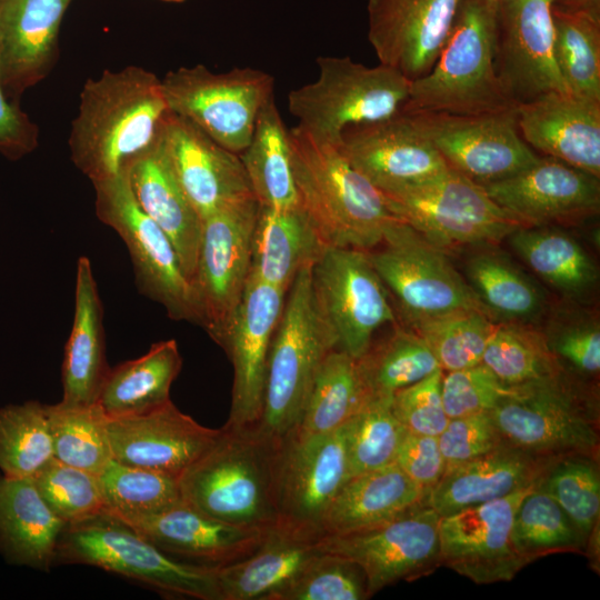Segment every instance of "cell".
Listing matches in <instances>:
<instances>
[{
  "mask_svg": "<svg viewBox=\"0 0 600 600\" xmlns=\"http://www.w3.org/2000/svg\"><path fill=\"white\" fill-rule=\"evenodd\" d=\"M357 364L370 398H392L397 391L441 369L423 338L401 323L373 340Z\"/></svg>",
  "mask_w": 600,
  "mask_h": 600,
  "instance_id": "60d3db41",
  "label": "cell"
},
{
  "mask_svg": "<svg viewBox=\"0 0 600 600\" xmlns=\"http://www.w3.org/2000/svg\"><path fill=\"white\" fill-rule=\"evenodd\" d=\"M107 429L114 460L178 478L220 434L171 400L140 414L108 418Z\"/></svg>",
  "mask_w": 600,
  "mask_h": 600,
  "instance_id": "cb8c5ba5",
  "label": "cell"
},
{
  "mask_svg": "<svg viewBox=\"0 0 600 600\" xmlns=\"http://www.w3.org/2000/svg\"><path fill=\"white\" fill-rule=\"evenodd\" d=\"M98 478L106 511L124 521L160 513L182 501L178 477L113 458Z\"/></svg>",
  "mask_w": 600,
  "mask_h": 600,
  "instance_id": "f6af8a7d",
  "label": "cell"
},
{
  "mask_svg": "<svg viewBox=\"0 0 600 600\" xmlns=\"http://www.w3.org/2000/svg\"><path fill=\"white\" fill-rule=\"evenodd\" d=\"M170 114L154 73L137 66L106 70L83 84L69 138L71 159L92 183L124 174L159 140Z\"/></svg>",
  "mask_w": 600,
  "mask_h": 600,
  "instance_id": "6da1fadb",
  "label": "cell"
},
{
  "mask_svg": "<svg viewBox=\"0 0 600 600\" xmlns=\"http://www.w3.org/2000/svg\"><path fill=\"white\" fill-rule=\"evenodd\" d=\"M311 287L337 348L354 359L382 327L399 323L390 294L363 250L324 247L311 266Z\"/></svg>",
  "mask_w": 600,
  "mask_h": 600,
  "instance_id": "7c38bea8",
  "label": "cell"
},
{
  "mask_svg": "<svg viewBox=\"0 0 600 600\" xmlns=\"http://www.w3.org/2000/svg\"><path fill=\"white\" fill-rule=\"evenodd\" d=\"M553 0H501L496 34L500 83L516 104L569 92L554 56Z\"/></svg>",
  "mask_w": 600,
  "mask_h": 600,
  "instance_id": "ac0fdd59",
  "label": "cell"
},
{
  "mask_svg": "<svg viewBox=\"0 0 600 600\" xmlns=\"http://www.w3.org/2000/svg\"><path fill=\"white\" fill-rule=\"evenodd\" d=\"M317 66L318 78L288 94L297 126L316 140L338 147L346 130L389 119L408 99L411 81L384 64L323 56Z\"/></svg>",
  "mask_w": 600,
  "mask_h": 600,
  "instance_id": "ba28073f",
  "label": "cell"
},
{
  "mask_svg": "<svg viewBox=\"0 0 600 600\" xmlns=\"http://www.w3.org/2000/svg\"><path fill=\"white\" fill-rule=\"evenodd\" d=\"M516 117L531 149L600 178V101L553 91L517 106Z\"/></svg>",
  "mask_w": 600,
  "mask_h": 600,
  "instance_id": "4316f807",
  "label": "cell"
},
{
  "mask_svg": "<svg viewBox=\"0 0 600 600\" xmlns=\"http://www.w3.org/2000/svg\"><path fill=\"white\" fill-rule=\"evenodd\" d=\"M506 387H516L564 371L537 326L496 323L482 361Z\"/></svg>",
  "mask_w": 600,
  "mask_h": 600,
  "instance_id": "7dc6e473",
  "label": "cell"
},
{
  "mask_svg": "<svg viewBox=\"0 0 600 600\" xmlns=\"http://www.w3.org/2000/svg\"><path fill=\"white\" fill-rule=\"evenodd\" d=\"M286 296L282 289L248 278L241 301L219 343L233 367L227 426L254 427L260 421L270 343Z\"/></svg>",
  "mask_w": 600,
  "mask_h": 600,
  "instance_id": "44dd1931",
  "label": "cell"
},
{
  "mask_svg": "<svg viewBox=\"0 0 600 600\" xmlns=\"http://www.w3.org/2000/svg\"><path fill=\"white\" fill-rule=\"evenodd\" d=\"M499 2L463 0L432 68L411 81L402 112L487 114L516 110L496 68Z\"/></svg>",
  "mask_w": 600,
  "mask_h": 600,
  "instance_id": "277c9868",
  "label": "cell"
},
{
  "mask_svg": "<svg viewBox=\"0 0 600 600\" xmlns=\"http://www.w3.org/2000/svg\"><path fill=\"white\" fill-rule=\"evenodd\" d=\"M534 487L440 517V564L477 584L513 579L529 564L513 547V519Z\"/></svg>",
  "mask_w": 600,
  "mask_h": 600,
  "instance_id": "e0dca14e",
  "label": "cell"
},
{
  "mask_svg": "<svg viewBox=\"0 0 600 600\" xmlns=\"http://www.w3.org/2000/svg\"><path fill=\"white\" fill-rule=\"evenodd\" d=\"M511 539L529 563L553 553L586 551L587 538L564 510L536 487L521 500Z\"/></svg>",
  "mask_w": 600,
  "mask_h": 600,
  "instance_id": "bcb514c9",
  "label": "cell"
},
{
  "mask_svg": "<svg viewBox=\"0 0 600 600\" xmlns=\"http://www.w3.org/2000/svg\"><path fill=\"white\" fill-rule=\"evenodd\" d=\"M126 177L140 208L168 236L190 283L197 267L202 220L174 174L162 133L127 167Z\"/></svg>",
  "mask_w": 600,
  "mask_h": 600,
  "instance_id": "f1b7e54d",
  "label": "cell"
},
{
  "mask_svg": "<svg viewBox=\"0 0 600 600\" xmlns=\"http://www.w3.org/2000/svg\"><path fill=\"white\" fill-rule=\"evenodd\" d=\"M32 480L50 510L67 524L106 511L97 474L52 458Z\"/></svg>",
  "mask_w": 600,
  "mask_h": 600,
  "instance_id": "f5cc1de1",
  "label": "cell"
},
{
  "mask_svg": "<svg viewBox=\"0 0 600 600\" xmlns=\"http://www.w3.org/2000/svg\"><path fill=\"white\" fill-rule=\"evenodd\" d=\"M552 4L566 10L600 13V0H553Z\"/></svg>",
  "mask_w": 600,
  "mask_h": 600,
  "instance_id": "94428289",
  "label": "cell"
},
{
  "mask_svg": "<svg viewBox=\"0 0 600 600\" xmlns=\"http://www.w3.org/2000/svg\"><path fill=\"white\" fill-rule=\"evenodd\" d=\"M324 247L300 204L286 209L259 204L249 277L288 292L298 272L312 266Z\"/></svg>",
  "mask_w": 600,
  "mask_h": 600,
  "instance_id": "8d00e7d4",
  "label": "cell"
},
{
  "mask_svg": "<svg viewBox=\"0 0 600 600\" xmlns=\"http://www.w3.org/2000/svg\"><path fill=\"white\" fill-rule=\"evenodd\" d=\"M53 458L47 404L28 400L0 408V470L33 478Z\"/></svg>",
  "mask_w": 600,
  "mask_h": 600,
  "instance_id": "c3c4849f",
  "label": "cell"
},
{
  "mask_svg": "<svg viewBox=\"0 0 600 600\" xmlns=\"http://www.w3.org/2000/svg\"><path fill=\"white\" fill-rule=\"evenodd\" d=\"M598 458L572 454L554 459L536 482L587 538L599 524L600 472Z\"/></svg>",
  "mask_w": 600,
  "mask_h": 600,
  "instance_id": "f907efd6",
  "label": "cell"
},
{
  "mask_svg": "<svg viewBox=\"0 0 600 600\" xmlns=\"http://www.w3.org/2000/svg\"><path fill=\"white\" fill-rule=\"evenodd\" d=\"M338 147L380 191L419 183L449 168L410 116L401 111L346 130Z\"/></svg>",
  "mask_w": 600,
  "mask_h": 600,
  "instance_id": "603a6c76",
  "label": "cell"
},
{
  "mask_svg": "<svg viewBox=\"0 0 600 600\" xmlns=\"http://www.w3.org/2000/svg\"><path fill=\"white\" fill-rule=\"evenodd\" d=\"M337 341L323 321L311 287V266L290 286L267 363L262 413L256 430L282 446L294 432L314 377Z\"/></svg>",
  "mask_w": 600,
  "mask_h": 600,
  "instance_id": "8992f818",
  "label": "cell"
},
{
  "mask_svg": "<svg viewBox=\"0 0 600 600\" xmlns=\"http://www.w3.org/2000/svg\"><path fill=\"white\" fill-rule=\"evenodd\" d=\"M406 433L392 398H369L344 423L349 478L394 463Z\"/></svg>",
  "mask_w": 600,
  "mask_h": 600,
  "instance_id": "681fc988",
  "label": "cell"
},
{
  "mask_svg": "<svg viewBox=\"0 0 600 600\" xmlns=\"http://www.w3.org/2000/svg\"><path fill=\"white\" fill-rule=\"evenodd\" d=\"M463 0H368V39L379 63L410 81L436 62Z\"/></svg>",
  "mask_w": 600,
  "mask_h": 600,
  "instance_id": "7402d4cb",
  "label": "cell"
},
{
  "mask_svg": "<svg viewBox=\"0 0 600 600\" xmlns=\"http://www.w3.org/2000/svg\"><path fill=\"white\" fill-rule=\"evenodd\" d=\"M348 479L344 424L321 434H292L280 453L277 522L321 537L324 514Z\"/></svg>",
  "mask_w": 600,
  "mask_h": 600,
  "instance_id": "ffe728a7",
  "label": "cell"
},
{
  "mask_svg": "<svg viewBox=\"0 0 600 600\" xmlns=\"http://www.w3.org/2000/svg\"><path fill=\"white\" fill-rule=\"evenodd\" d=\"M442 377L443 370L438 369L393 394L392 410L407 431L438 437L447 426L449 418L441 396Z\"/></svg>",
  "mask_w": 600,
  "mask_h": 600,
  "instance_id": "9f6ffc18",
  "label": "cell"
},
{
  "mask_svg": "<svg viewBox=\"0 0 600 600\" xmlns=\"http://www.w3.org/2000/svg\"><path fill=\"white\" fill-rule=\"evenodd\" d=\"M161 81L172 113L237 154L248 147L259 112L274 97V78L249 67L221 73L203 64L180 67Z\"/></svg>",
  "mask_w": 600,
  "mask_h": 600,
  "instance_id": "8fae6325",
  "label": "cell"
},
{
  "mask_svg": "<svg viewBox=\"0 0 600 600\" xmlns=\"http://www.w3.org/2000/svg\"><path fill=\"white\" fill-rule=\"evenodd\" d=\"M496 323L481 310L462 309L424 321L413 329L447 371L481 363Z\"/></svg>",
  "mask_w": 600,
  "mask_h": 600,
  "instance_id": "816d5d0a",
  "label": "cell"
},
{
  "mask_svg": "<svg viewBox=\"0 0 600 600\" xmlns=\"http://www.w3.org/2000/svg\"><path fill=\"white\" fill-rule=\"evenodd\" d=\"M427 497L396 463L351 477L327 510L321 537L377 527L427 503Z\"/></svg>",
  "mask_w": 600,
  "mask_h": 600,
  "instance_id": "e575fe53",
  "label": "cell"
},
{
  "mask_svg": "<svg viewBox=\"0 0 600 600\" xmlns=\"http://www.w3.org/2000/svg\"><path fill=\"white\" fill-rule=\"evenodd\" d=\"M506 240L558 298L594 306L600 284L599 267L588 249L564 227H520Z\"/></svg>",
  "mask_w": 600,
  "mask_h": 600,
  "instance_id": "d6a6232c",
  "label": "cell"
},
{
  "mask_svg": "<svg viewBox=\"0 0 600 600\" xmlns=\"http://www.w3.org/2000/svg\"><path fill=\"white\" fill-rule=\"evenodd\" d=\"M482 187L522 227L578 224L600 210L599 177L551 157Z\"/></svg>",
  "mask_w": 600,
  "mask_h": 600,
  "instance_id": "d6986e66",
  "label": "cell"
},
{
  "mask_svg": "<svg viewBox=\"0 0 600 600\" xmlns=\"http://www.w3.org/2000/svg\"><path fill=\"white\" fill-rule=\"evenodd\" d=\"M407 114L449 168L481 186L509 178L539 159L519 132L516 110L477 116Z\"/></svg>",
  "mask_w": 600,
  "mask_h": 600,
  "instance_id": "2e32d148",
  "label": "cell"
},
{
  "mask_svg": "<svg viewBox=\"0 0 600 600\" xmlns=\"http://www.w3.org/2000/svg\"><path fill=\"white\" fill-rule=\"evenodd\" d=\"M174 174L201 220L252 197L241 158L171 112L162 132Z\"/></svg>",
  "mask_w": 600,
  "mask_h": 600,
  "instance_id": "d4e9b609",
  "label": "cell"
},
{
  "mask_svg": "<svg viewBox=\"0 0 600 600\" xmlns=\"http://www.w3.org/2000/svg\"><path fill=\"white\" fill-rule=\"evenodd\" d=\"M381 193L397 219L448 253L500 243L522 227L481 184L451 168L419 183Z\"/></svg>",
  "mask_w": 600,
  "mask_h": 600,
  "instance_id": "9c48e42d",
  "label": "cell"
},
{
  "mask_svg": "<svg viewBox=\"0 0 600 600\" xmlns=\"http://www.w3.org/2000/svg\"><path fill=\"white\" fill-rule=\"evenodd\" d=\"M161 1H167V2H183L186 0H161Z\"/></svg>",
  "mask_w": 600,
  "mask_h": 600,
  "instance_id": "6125c7cd",
  "label": "cell"
},
{
  "mask_svg": "<svg viewBox=\"0 0 600 600\" xmlns=\"http://www.w3.org/2000/svg\"><path fill=\"white\" fill-rule=\"evenodd\" d=\"M282 446L254 427L224 424L214 443L180 474L182 500L214 519L268 529L278 520Z\"/></svg>",
  "mask_w": 600,
  "mask_h": 600,
  "instance_id": "3957f363",
  "label": "cell"
},
{
  "mask_svg": "<svg viewBox=\"0 0 600 600\" xmlns=\"http://www.w3.org/2000/svg\"><path fill=\"white\" fill-rule=\"evenodd\" d=\"M494 1L500 2L501 0H494Z\"/></svg>",
  "mask_w": 600,
  "mask_h": 600,
  "instance_id": "be15d7a7",
  "label": "cell"
},
{
  "mask_svg": "<svg viewBox=\"0 0 600 600\" xmlns=\"http://www.w3.org/2000/svg\"><path fill=\"white\" fill-rule=\"evenodd\" d=\"M556 61L567 90L600 101V13L552 4Z\"/></svg>",
  "mask_w": 600,
  "mask_h": 600,
  "instance_id": "7bdbcfd3",
  "label": "cell"
},
{
  "mask_svg": "<svg viewBox=\"0 0 600 600\" xmlns=\"http://www.w3.org/2000/svg\"><path fill=\"white\" fill-rule=\"evenodd\" d=\"M92 184L97 217L126 243L139 291L160 303L171 319L197 323L191 287L178 254L136 201L126 173Z\"/></svg>",
  "mask_w": 600,
  "mask_h": 600,
  "instance_id": "5bb4252c",
  "label": "cell"
},
{
  "mask_svg": "<svg viewBox=\"0 0 600 600\" xmlns=\"http://www.w3.org/2000/svg\"><path fill=\"white\" fill-rule=\"evenodd\" d=\"M596 383L567 371L508 387L491 410L503 441L530 454L599 459Z\"/></svg>",
  "mask_w": 600,
  "mask_h": 600,
  "instance_id": "5b68a950",
  "label": "cell"
},
{
  "mask_svg": "<svg viewBox=\"0 0 600 600\" xmlns=\"http://www.w3.org/2000/svg\"><path fill=\"white\" fill-rule=\"evenodd\" d=\"M507 390L482 362L443 371L441 396L449 419L491 411Z\"/></svg>",
  "mask_w": 600,
  "mask_h": 600,
  "instance_id": "11a10c76",
  "label": "cell"
},
{
  "mask_svg": "<svg viewBox=\"0 0 600 600\" xmlns=\"http://www.w3.org/2000/svg\"><path fill=\"white\" fill-rule=\"evenodd\" d=\"M67 523L40 496L32 478L0 476V554L16 566L49 571Z\"/></svg>",
  "mask_w": 600,
  "mask_h": 600,
  "instance_id": "d590c367",
  "label": "cell"
},
{
  "mask_svg": "<svg viewBox=\"0 0 600 600\" xmlns=\"http://www.w3.org/2000/svg\"><path fill=\"white\" fill-rule=\"evenodd\" d=\"M110 367L106 359L103 308L91 262H77L74 313L62 362V402L97 403Z\"/></svg>",
  "mask_w": 600,
  "mask_h": 600,
  "instance_id": "836d02e7",
  "label": "cell"
},
{
  "mask_svg": "<svg viewBox=\"0 0 600 600\" xmlns=\"http://www.w3.org/2000/svg\"><path fill=\"white\" fill-rule=\"evenodd\" d=\"M181 368L177 341L156 342L143 356L109 369L97 403L108 418L150 411L170 401Z\"/></svg>",
  "mask_w": 600,
  "mask_h": 600,
  "instance_id": "74e56055",
  "label": "cell"
},
{
  "mask_svg": "<svg viewBox=\"0 0 600 600\" xmlns=\"http://www.w3.org/2000/svg\"><path fill=\"white\" fill-rule=\"evenodd\" d=\"M299 204L326 247L368 251L397 218L381 191L356 170L339 147L289 129Z\"/></svg>",
  "mask_w": 600,
  "mask_h": 600,
  "instance_id": "7a4b0ae2",
  "label": "cell"
},
{
  "mask_svg": "<svg viewBox=\"0 0 600 600\" xmlns=\"http://www.w3.org/2000/svg\"><path fill=\"white\" fill-rule=\"evenodd\" d=\"M319 539L276 522L253 553L217 569L221 600H278L323 552Z\"/></svg>",
  "mask_w": 600,
  "mask_h": 600,
  "instance_id": "83f0119b",
  "label": "cell"
},
{
  "mask_svg": "<svg viewBox=\"0 0 600 600\" xmlns=\"http://www.w3.org/2000/svg\"><path fill=\"white\" fill-rule=\"evenodd\" d=\"M239 156L259 204L274 209L299 206L289 129L274 97L259 112L251 140Z\"/></svg>",
  "mask_w": 600,
  "mask_h": 600,
  "instance_id": "f35d334b",
  "label": "cell"
},
{
  "mask_svg": "<svg viewBox=\"0 0 600 600\" xmlns=\"http://www.w3.org/2000/svg\"><path fill=\"white\" fill-rule=\"evenodd\" d=\"M366 253L396 303L398 319L408 328L457 310L483 311L450 253L399 219Z\"/></svg>",
  "mask_w": 600,
  "mask_h": 600,
  "instance_id": "30bf717a",
  "label": "cell"
},
{
  "mask_svg": "<svg viewBox=\"0 0 600 600\" xmlns=\"http://www.w3.org/2000/svg\"><path fill=\"white\" fill-rule=\"evenodd\" d=\"M71 0H0V77L21 92L47 76Z\"/></svg>",
  "mask_w": 600,
  "mask_h": 600,
  "instance_id": "f546056e",
  "label": "cell"
},
{
  "mask_svg": "<svg viewBox=\"0 0 600 600\" xmlns=\"http://www.w3.org/2000/svg\"><path fill=\"white\" fill-rule=\"evenodd\" d=\"M369 398L357 359L343 350L333 349L314 377L292 434L307 437L331 432L352 418Z\"/></svg>",
  "mask_w": 600,
  "mask_h": 600,
  "instance_id": "ab89813d",
  "label": "cell"
},
{
  "mask_svg": "<svg viewBox=\"0 0 600 600\" xmlns=\"http://www.w3.org/2000/svg\"><path fill=\"white\" fill-rule=\"evenodd\" d=\"M56 563L97 567L167 596L221 600L218 568L170 557L108 511L67 524L57 544Z\"/></svg>",
  "mask_w": 600,
  "mask_h": 600,
  "instance_id": "52a82bcc",
  "label": "cell"
},
{
  "mask_svg": "<svg viewBox=\"0 0 600 600\" xmlns=\"http://www.w3.org/2000/svg\"><path fill=\"white\" fill-rule=\"evenodd\" d=\"M124 522L170 557L210 568L250 556L267 531L214 519L183 500L160 513Z\"/></svg>",
  "mask_w": 600,
  "mask_h": 600,
  "instance_id": "484cf974",
  "label": "cell"
},
{
  "mask_svg": "<svg viewBox=\"0 0 600 600\" xmlns=\"http://www.w3.org/2000/svg\"><path fill=\"white\" fill-rule=\"evenodd\" d=\"M38 144V128L4 94L0 77V152L18 159L31 152Z\"/></svg>",
  "mask_w": 600,
  "mask_h": 600,
  "instance_id": "91938a15",
  "label": "cell"
},
{
  "mask_svg": "<svg viewBox=\"0 0 600 600\" xmlns=\"http://www.w3.org/2000/svg\"><path fill=\"white\" fill-rule=\"evenodd\" d=\"M53 458L99 476L112 459L108 417L98 403L47 404Z\"/></svg>",
  "mask_w": 600,
  "mask_h": 600,
  "instance_id": "ee69618b",
  "label": "cell"
},
{
  "mask_svg": "<svg viewBox=\"0 0 600 600\" xmlns=\"http://www.w3.org/2000/svg\"><path fill=\"white\" fill-rule=\"evenodd\" d=\"M256 197L236 201L202 220L197 267L190 281L197 323L220 343L250 271Z\"/></svg>",
  "mask_w": 600,
  "mask_h": 600,
  "instance_id": "4fadbf2b",
  "label": "cell"
},
{
  "mask_svg": "<svg viewBox=\"0 0 600 600\" xmlns=\"http://www.w3.org/2000/svg\"><path fill=\"white\" fill-rule=\"evenodd\" d=\"M539 329L564 371L596 383L600 372V317L594 306L551 300Z\"/></svg>",
  "mask_w": 600,
  "mask_h": 600,
  "instance_id": "b9f144b4",
  "label": "cell"
},
{
  "mask_svg": "<svg viewBox=\"0 0 600 600\" xmlns=\"http://www.w3.org/2000/svg\"><path fill=\"white\" fill-rule=\"evenodd\" d=\"M553 460L504 442L488 453L446 470L429 491L427 504L444 517L506 497L533 486Z\"/></svg>",
  "mask_w": 600,
  "mask_h": 600,
  "instance_id": "4dcf8cb0",
  "label": "cell"
},
{
  "mask_svg": "<svg viewBox=\"0 0 600 600\" xmlns=\"http://www.w3.org/2000/svg\"><path fill=\"white\" fill-rule=\"evenodd\" d=\"M440 516L427 503L377 527L319 539L323 552L356 563L369 597L399 581L428 576L440 564Z\"/></svg>",
  "mask_w": 600,
  "mask_h": 600,
  "instance_id": "9a60e30c",
  "label": "cell"
},
{
  "mask_svg": "<svg viewBox=\"0 0 600 600\" xmlns=\"http://www.w3.org/2000/svg\"><path fill=\"white\" fill-rule=\"evenodd\" d=\"M367 581L353 562L322 552L278 600H364Z\"/></svg>",
  "mask_w": 600,
  "mask_h": 600,
  "instance_id": "db71d44e",
  "label": "cell"
},
{
  "mask_svg": "<svg viewBox=\"0 0 600 600\" xmlns=\"http://www.w3.org/2000/svg\"><path fill=\"white\" fill-rule=\"evenodd\" d=\"M438 441L446 470L488 453L504 443L491 411L449 419L438 436Z\"/></svg>",
  "mask_w": 600,
  "mask_h": 600,
  "instance_id": "6f0895ef",
  "label": "cell"
},
{
  "mask_svg": "<svg viewBox=\"0 0 600 600\" xmlns=\"http://www.w3.org/2000/svg\"><path fill=\"white\" fill-rule=\"evenodd\" d=\"M394 463L428 493L446 470L438 437L409 431L399 447Z\"/></svg>",
  "mask_w": 600,
  "mask_h": 600,
  "instance_id": "680465c9",
  "label": "cell"
},
{
  "mask_svg": "<svg viewBox=\"0 0 600 600\" xmlns=\"http://www.w3.org/2000/svg\"><path fill=\"white\" fill-rule=\"evenodd\" d=\"M462 276L494 323L537 326L551 299L539 280L499 243L463 249Z\"/></svg>",
  "mask_w": 600,
  "mask_h": 600,
  "instance_id": "1f68e13d",
  "label": "cell"
}]
</instances>
